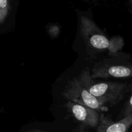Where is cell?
Returning a JSON list of instances; mask_svg holds the SVG:
<instances>
[{"instance_id": "1", "label": "cell", "mask_w": 132, "mask_h": 132, "mask_svg": "<svg viewBox=\"0 0 132 132\" xmlns=\"http://www.w3.org/2000/svg\"><path fill=\"white\" fill-rule=\"evenodd\" d=\"M90 74V69L86 68L81 72L79 78L93 95L108 106L119 104L124 99L130 88L128 85L125 83L94 81Z\"/></svg>"}, {"instance_id": "2", "label": "cell", "mask_w": 132, "mask_h": 132, "mask_svg": "<svg viewBox=\"0 0 132 132\" xmlns=\"http://www.w3.org/2000/svg\"><path fill=\"white\" fill-rule=\"evenodd\" d=\"M80 32L86 45L99 51H107L110 55H117L122 50L125 42L120 36L109 39L97 24L88 17L80 18Z\"/></svg>"}, {"instance_id": "3", "label": "cell", "mask_w": 132, "mask_h": 132, "mask_svg": "<svg viewBox=\"0 0 132 132\" xmlns=\"http://www.w3.org/2000/svg\"><path fill=\"white\" fill-rule=\"evenodd\" d=\"M63 95L70 101L89 107L103 113L107 112L109 109V106L95 97L87 90L79 77H75L68 81L64 88Z\"/></svg>"}, {"instance_id": "4", "label": "cell", "mask_w": 132, "mask_h": 132, "mask_svg": "<svg viewBox=\"0 0 132 132\" xmlns=\"http://www.w3.org/2000/svg\"><path fill=\"white\" fill-rule=\"evenodd\" d=\"M90 75L92 79L132 77V64L113 59H104L94 64Z\"/></svg>"}, {"instance_id": "5", "label": "cell", "mask_w": 132, "mask_h": 132, "mask_svg": "<svg viewBox=\"0 0 132 132\" xmlns=\"http://www.w3.org/2000/svg\"><path fill=\"white\" fill-rule=\"evenodd\" d=\"M66 106L76 119L82 125L91 128L98 127L100 123V112L71 101L68 102Z\"/></svg>"}, {"instance_id": "6", "label": "cell", "mask_w": 132, "mask_h": 132, "mask_svg": "<svg viewBox=\"0 0 132 132\" xmlns=\"http://www.w3.org/2000/svg\"><path fill=\"white\" fill-rule=\"evenodd\" d=\"M132 125V114L115 122L110 117L101 113L100 123L97 132H128Z\"/></svg>"}, {"instance_id": "7", "label": "cell", "mask_w": 132, "mask_h": 132, "mask_svg": "<svg viewBox=\"0 0 132 132\" xmlns=\"http://www.w3.org/2000/svg\"><path fill=\"white\" fill-rule=\"evenodd\" d=\"M13 0H0V24L5 22L12 10Z\"/></svg>"}, {"instance_id": "8", "label": "cell", "mask_w": 132, "mask_h": 132, "mask_svg": "<svg viewBox=\"0 0 132 132\" xmlns=\"http://www.w3.org/2000/svg\"><path fill=\"white\" fill-rule=\"evenodd\" d=\"M121 113H122V118L132 114V94L130 96V99L126 102V105L124 107V109Z\"/></svg>"}, {"instance_id": "9", "label": "cell", "mask_w": 132, "mask_h": 132, "mask_svg": "<svg viewBox=\"0 0 132 132\" xmlns=\"http://www.w3.org/2000/svg\"><path fill=\"white\" fill-rule=\"evenodd\" d=\"M59 31V27L57 25H52L49 27V32H50V34L51 36H54V37H56Z\"/></svg>"}, {"instance_id": "10", "label": "cell", "mask_w": 132, "mask_h": 132, "mask_svg": "<svg viewBox=\"0 0 132 132\" xmlns=\"http://www.w3.org/2000/svg\"><path fill=\"white\" fill-rule=\"evenodd\" d=\"M28 132H46L41 131V130H31V131H29Z\"/></svg>"}, {"instance_id": "11", "label": "cell", "mask_w": 132, "mask_h": 132, "mask_svg": "<svg viewBox=\"0 0 132 132\" xmlns=\"http://www.w3.org/2000/svg\"><path fill=\"white\" fill-rule=\"evenodd\" d=\"M130 3H131V5H132V0H130Z\"/></svg>"}]
</instances>
